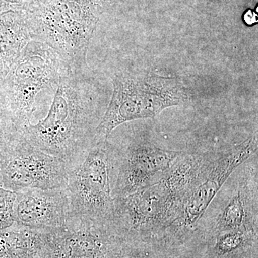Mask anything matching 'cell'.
<instances>
[{
  "label": "cell",
  "instance_id": "obj_19",
  "mask_svg": "<svg viewBox=\"0 0 258 258\" xmlns=\"http://www.w3.org/2000/svg\"><path fill=\"white\" fill-rule=\"evenodd\" d=\"M10 67V64H8V62L0 56V83L4 80L5 76H6L7 74H8V71H9Z\"/></svg>",
  "mask_w": 258,
  "mask_h": 258
},
{
  "label": "cell",
  "instance_id": "obj_13",
  "mask_svg": "<svg viewBox=\"0 0 258 258\" xmlns=\"http://www.w3.org/2000/svg\"><path fill=\"white\" fill-rule=\"evenodd\" d=\"M258 230H234L212 237L208 246V258H252L257 252Z\"/></svg>",
  "mask_w": 258,
  "mask_h": 258
},
{
  "label": "cell",
  "instance_id": "obj_11",
  "mask_svg": "<svg viewBox=\"0 0 258 258\" xmlns=\"http://www.w3.org/2000/svg\"><path fill=\"white\" fill-rule=\"evenodd\" d=\"M72 215L69 192L64 189H28L16 192L15 223L38 230L63 227Z\"/></svg>",
  "mask_w": 258,
  "mask_h": 258
},
{
  "label": "cell",
  "instance_id": "obj_9",
  "mask_svg": "<svg viewBox=\"0 0 258 258\" xmlns=\"http://www.w3.org/2000/svg\"><path fill=\"white\" fill-rule=\"evenodd\" d=\"M42 258H123V244L109 225L72 213L64 227L45 230Z\"/></svg>",
  "mask_w": 258,
  "mask_h": 258
},
{
  "label": "cell",
  "instance_id": "obj_8",
  "mask_svg": "<svg viewBox=\"0 0 258 258\" xmlns=\"http://www.w3.org/2000/svg\"><path fill=\"white\" fill-rule=\"evenodd\" d=\"M106 142L113 198L126 196L154 182L184 152L161 149L143 141L122 144Z\"/></svg>",
  "mask_w": 258,
  "mask_h": 258
},
{
  "label": "cell",
  "instance_id": "obj_12",
  "mask_svg": "<svg viewBox=\"0 0 258 258\" xmlns=\"http://www.w3.org/2000/svg\"><path fill=\"white\" fill-rule=\"evenodd\" d=\"M45 230L14 225L0 232V258H42Z\"/></svg>",
  "mask_w": 258,
  "mask_h": 258
},
{
  "label": "cell",
  "instance_id": "obj_3",
  "mask_svg": "<svg viewBox=\"0 0 258 258\" xmlns=\"http://www.w3.org/2000/svg\"><path fill=\"white\" fill-rule=\"evenodd\" d=\"M26 18L32 40L45 44L69 66L87 64L98 18L91 0H45Z\"/></svg>",
  "mask_w": 258,
  "mask_h": 258
},
{
  "label": "cell",
  "instance_id": "obj_16",
  "mask_svg": "<svg viewBox=\"0 0 258 258\" xmlns=\"http://www.w3.org/2000/svg\"><path fill=\"white\" fill-rule=\"evenodd\" d=\"M16 192L0 187V232L14 225Z\"/></svg>",
  "mask_w": 258,
  "mask_h": 258
},
{
  "label": "cell",
  "instance_id": "obj_1",
  "mask_svg": "<svg viewBox=\"0 0 258 258\" xmlns=\"http://www.w3.org/2000/svg\"><path fill=\"white\" fill-rule=\"evenodd\" d=\"M98 91L87 64L64 63L48 114L21 135L42 152L62 159L69 170L96 144V128L103 116Z\"/></svg>",
  "mask_w": 258,
  "mask_h": 258
},
{
  "label": "cell",
  "instance_id": "obj_14",
  "mask_svg": "<svg viewBox=\"0 0 258 258\" xmlns=\"http://www.w3.org/2000/svg\"><path fill=\"white\" fill-rule=\"evenodd\" d=\"M31 40L26 17L16 13L0 16V56L8 64H13Z\"/></svg>",
  "mask_w": 258,
  "mask_h": 258
},
{
  "label": "cell",
  "instance_id": "obj_2",
  "mask_svg": "<svg viewBox=\"0 0 258 258\" xmlns=\"http://www.w3.org/2000/svg\"><path fill=\"white\" fill-rule=\"evenodd\" d=\"M111 101L97 127L96 144L132 120L154 119L166 108L191 101L192 93L179 79L150 73L121 71L112 80Z\"/></svg>",
  "mask_w": 258,
  "mask_h": 258
},
{
  "label": "cell",
  "instance_id": "obj_4",
  "mask_svg": "<svg viewBox=\"0 0 258 258\" xmlns=\"http://www.w3.org/2000/svg\"><path fill=\"white\" fill-rule=\"evenodd\" d=\"M64 63L45 44L31 40L10 66L0 83V104L18 134L32 124L37 95L57 87Z\"/></svg>",
  "mask_w": 258,
  "mask_h": 258
},
{
  "label": "cell",
  "instance_id": "obj_7",
  "mask_svg": "<svg viewBox=\"0 0 258 258\" xmlns=\"http://www.w3.org/2000/svg\"><path fill=\"white\" fill-rule=\"evenodd\" d=\"M0 178L1 187L14 192L64 189L67 166L60 158L42 152L18 134L0 147Z\"/></svg>",
  "mask_w": 258,
  "mask_h": 258
},
{
  "label": "cell",
  "instance_id": "obj_15",
  "mask_svg": "<svg viewBox=\"0 0 258 258\" xmlns=\"http://www.w3.org/2000/svg\"><path fill=\"white\" fill-rule=\"evenodd\" d=\"M123 258H195V249L163 240L123 244Z\"/></svg>",
  "mask_w": 258,
  "mask_h": 258
},
{
  "label": "cell",
  "instance_id": "obj_20",
  "mask_svg": "<svg viewBox=\"0 0 258 258\" xmlns=\"http://www.w3.org/2000/svg\"><path fill=\"white\" fill-rule=\"evenodd\" d=\"M0 187H1V178H0Z\"/></svg>",
  "mask_w": 258,
  "mask_h": 258
},
{
  "label": "cell",
  "instance_id": "obj_17",
  "mask_svg": "<svg viewBox=\"0 0 258 258\" xmlns=\"http://www.w3.org/2000/svg\"><path fill=\"white\" fill-rule=\"evenodd\" d=\"M17 134L9 115L0 104V144H5Z\"/></svg>",
  "mask_w": 258,
  "mask_h": 258
},
{
  "label": "cell",
  "instance_id": "obj_18",
  "mask_svg": "<svg viewBox=\"0 0 258 258\" xmlns=\"http://www.w3.org/2000/svg\"><path fill=\"white\" fill-rule=\"evenodd\" d=\"M244 23L248 25H252L254 24L257 23V13L251 10H247L244 15Z\"/></svg>",
  "mask_w": 258,
  "mask_h": 258
},
{
  "label": "cell",
  "instance_id": "obj_5",
  "mask_svg": "<svg viewBox=\"0 0 258 258\" xmlns=\"http://www.w3.org/2000/svg\"><path fill=\"white\" fill-rule=\"evenodd\" d=\"M257 132L240 144L218 153L197 184L185 199L177 217L161 240L195 249L198 247L197 229L210 204L227 180L245 161L257 153Z\"/></svg>",
  "mask_w": 258,
  "mask_h": 258
},
{
  "label": "cell",
  "instance_id": "obj_10",
  "mask_svg": "<svg viewBox=\"0 0 258 258\" xmlns=\"http://www.w3.org/2000/svg\"><path fill=\"white\" fill-rule=\"evenodd\" d=\"M249 160L232 173V185L228 179L232 189L228 191L230 195L217 210L215 217L198 227L200 244L205 245L222 232L257 230V161L249 164Z\"/></svg>",
  "mask_w": 258,
  "mask_h": 258
},
{
  "label": "cell",
  "instance_id": "obj_6",
  "mask_svg": "<svg viewBox=\"0 0 258 258\" xmlns=\"http://www.w3.org/2000/svg\"><path fill=\"white\" fill-rule=\"evenodd\" d=\"M66 189L73 214L110 225L114 198L106 140L93 146L79 164L68 170Z\"/></svg>",
  "mask_w": 258,
  "mask_h": 258
},
{
  "label": "cell",
  "instance_id": "obj_21",
  "mask_svg": "<svg viewBox=\"0 0 258 258\" xmlns=\"http://www.w3.org/2000/svg\"><path fill=\"white\" fill-rule=\"evenodd\" d=\"M3 144H0V147H1L2 146H3Z\"/></svg>",
  "mask_w": 258,
  "mask_h": 258
}]
</instances>
